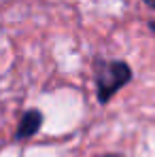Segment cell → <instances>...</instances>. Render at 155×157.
Returning <instances> with one entry per match:
<instances>
[{"label": "cell", "instance_id": "1", "mask_svg": "<svg viewBox=\"0 0 155 157\" xmlns=\"http://www.w3.org/2000/svg\"><path fill=\"white\" fill-rule=\"evenodd\" d=\"M94 81L98 89V100L106 104L121 87L132 81V70L121 59H98L94 68Z\"/></svg>", "mask_w": 155, "mask_h": 157}, {"label": "cell", "instance_id": "2", "mask_svg": "<svg viewBox=\"0 0 155 157\" xmlns=\"http://www.w3.org/2000/svg\"><path fill=\"white\" fill-rule=\"evenodd\" d=\"M43 125V113L36 110V108H30L24 113L19 125H17V132H15V138L17 140H26V138H32L36 132L41 130Z\"/></svg>", "mask_w": 155, "mask_h": 157}, {"label": "cell", "instance_id": "3", "mask_svg": "<svg viewBox=\"0 0 155 157\" xmlns=\"http://www.w3.org/2000/svg\"><path fill=\"white\" fill-rule=\"evenodd\" d=\"M145 2H147V4H149L151 9H155V0H145Z\"/></svg>", "mask_w": 155, "mask_h": 157}, {"label": "cell", "instance_id": "4", "mask_svg": "<svg viewBox=\"0 0 155 157\" xmlns=\"http://www.w3.org/2000/svg\"><path fill=\"white\" fill-rule=\"evenodd\" d=\"M149 28H151V30L155 32V21H151V24H149Z\"/></svg>", "mask_w": 155, "mask_h": 157}, {"label": "cell", "instance_id": "5", "mask_svg": "<svg viewBox=\"0 0 155 157\" xmlns=\"http://www.w3.org/2000/svg\"><path fill=\"white\" fill-rule=\"evenodd\" d=\"M102 157H123V155H102Z\"/></svg>", "mask_w": 155, "mask_h": 157}]
</instances>
